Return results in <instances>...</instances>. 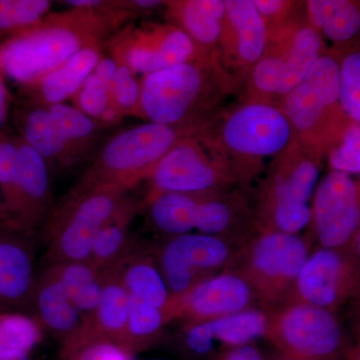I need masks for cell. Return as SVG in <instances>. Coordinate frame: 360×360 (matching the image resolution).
I'll list each match as a JSON object with an SVG mask.
<instances>
[{
    "label": "cell",
    "mask_w": 360,
    "mask_h": 360,
    "mask_svg": "<svg viewBox=\"0 0 360 360\" xmlns=\"http://www.w3.org/2000/svg\"><path fill=\"white\" fill-rule=\"evenodd\" d=\"M11 106V96L6 84V77L0 70V135L4 134L7 117Z\"/></svg>",
    "instance_id": "cell-43"
},
{
    "label": "cell",
    "mask_w": 360,
    "mask_h": 360,
    "mask_svg": "<svg viewBox=\"0 0 360 360\" xmlns=\"http://www.w3.org/2000/svg\"><path fill=\"white\" fill-rule=\"evenodd\" d=\"M359 286L360 260L352 248L317 246L303 264L283 304L307 303L338 314Z\"/></svg>",
    "instance_id": "cell-14"
},
{
    "label": "cell",
    "mask_w": 360,
    "mask_h": 360,
    "mask_svg": "<svg viewBox=\"0 0 360 360\" xmlns=\"http://www.w3.org/2000/svg\"><path fill=\"white\" fill-rule=\"evenodd\" d=\"M141 198L161 193H203L236 184L229 156L208 131L182 139L161 160Z\"/></svg>",
    "instance_id": "cell-10"
},
{
    "label": "cell",
    "mask_w": 360,
    "mask_h": 360,
    "mask_svg": "<svg viewBox=\"0 0 360 360\" xmlns=\"http://www.w3.org/2000/svg\"><path fill=\"white\" fill-rule=\"evenodd\" d=\"M14 122L21 141L46 161L52 177L75 168L49 106L20 96L14 108Z\"/></svg>",
    "instance_id": "cell-22"
},
{
    "label": "cell",
    "mask_w": 360,
    "mask_h": 360,
    "mask_svg": "<svg viewBox=\"0 0 360 360\" xmlns=\"http://www.w3.org/2000/svg\"><path fill=\"white\" fill-rule=\"evenodd\" d=\"M58 278L82 321L94 314L103 293V276L89 262L47 264Z\"/></svg>",
    "instance_id": "cell-31"
},
{
    "label": "cell",
    "mask_w": 360,
    "mask_h": 360,
    "mask_svg": "<svg viewBox=\"0 0 360 360\" xmlns=\"http://www.w3.org/2000/svg\"><path fill=\"white\" fill-rule=\"evenodd\" d=\"M328 51L326 41L307 20H293L269 32L264 56L246 77L248 99L281 106Z\"/></svg>",
    "instance_id": "cell-9"
},
{
    "label": "cell",
    "mask_w": 360,
    "mask_h": 360,
    "mask_svg": "<svg viewBox=\"0 0 360 360\" xmlns=\"http://www.w3.org/2000/svg\"><path fill=\"white\" fill-rule=\"evenodd\" d=\"M233 86L219 58H198L141 77V118L179 130L202 134L222 113L221 101Z\"/></svg>",
    "instance_id": "cell-2"
},
{
    "label": "cell",
    "mask_w": 360,
    "mask_h": 360,
    "mask_svg": "<svg viewBox=\"0 0 360 360\" xmlns=\"http://www.w3.org/2000/svg\"><path fill=\"white\" fill-rule=\"evenodd\" d=\"M265 338L293 360H345L352 345L336 312L307 303L270 309Z\"/></svg>",
    "instance_id": "cell-11"
},
{
    "label": "cell",
    "mask_w": 360,
    "mask_h": 360,
    "mask_svg": "<svg viewBox=\"0 0 360 360\" xmlns=\"http://www.w3.org/2000/svg\"><path fill=\"white\" fill-rule=\"evenodd\" d=\"M49 108L77 167L94 155L103 127L73 105L59 103Z\"/></svg>",
    "instance_id": "cell-30"
},
{
    "label": "cell",
    "mask_w": 360,
    "mask_h": 360,
    "mask_svg": "<svg viewBox=\"0 0 360 360\" xmlns=\"http://www.w3.org/2000/svg\"><path fill=\"white\" fill-rule=\"evenodd\" d=\"M115 70V59L108 54H104L77 94L73 96V106L99 123L110 104L111 84Z\"/></svg>",
    "instance_id": "cell-33"
},
{
    "label": "cell",
    "mask_w": 360,
    "mask_h": 360,
    "mask_svg": "<svg viewBox=\"0 0 360 360\" xmlns=\"http://www.w3.org/2000/svg\"><path fill=\"white\" fill-rule=\"evenodd\" d=\"M165 22L179 27L201 54L217 58L226 13L225 0L165 1Z\"/></svg>",
    "instance_id": "cell-23"
},
{
    "label": "cell",
    "mask_w": 360,
    "mask_h": 360,
    "mask_svg": "<svg viewBox=\"0 0 360 360\" xmlns=\"http://www.w3.org/2000/svg\"><path fill=\"white\" fill-rule=\"evenodd\" d=\"M324 156L295 141L274 158L258 187L253 213L259 229L298 234L311 221V198Z\"/></svg>",
    "instance_id": "cell-3"
},
{
    "label": "cell",
    "mask_w": 360,
    "mask_h": 360,
    "mask_svg": "<svg viewBox=\"0 0 360 360\" xmlns=\"http://www.w3.org/2000/svg\"><path fill=\"white\" fill-rule=\"evenodd\" d=\"M103 45L116 63L129 66L135 75L142 77L179 63L212 58L201 54L179 27L156 21L125 26Z\"/></svg>",
    "instance_id": "cell-13"
},
{
    "label": "cell",
    "mask_w": 360,
    "mask_h": 360,
    "mask_svg": "<svg viewBox=\"0 0 360 360\" xmlns=\"http://www.w3.org/2000/svg\"><path fill=\"white\" fill-rule=\"evenodd\" d=\"M0 224H8V217H7L6 208H4V203H2L1 200H0Z\"/></svg>",
    "instance_id": "cell-48"
},
{
    "label": "cell",
    "mask_w": 360,
    "mask_h": 360,
    "mask_svg": "<svg viewBox=\"0 0 360 360\" xmlns=\"http://www.w3.org/2000/svg\"><path fill=\"white\" fill-rule=\"evenodd\" d=\"M51 179L46 161L18 137L16 207L9 226L32 232L44 224L54 205Z\"/></svg>",
    "instance_id": "cell-20"
},
{
    "label": "cell",
    "mask_w": 360,
    "mask_h": 360,
    "mask_svg": "<svg viewBox=\"0 0 360 360\" xmlns=\"http://www.w3.org/2000/svg\"><path fill=\"white\" fill-rule=\"evenodd\" d=\"M65 360H131V357L117 345L99 343L82 348Z\"/></svg>",
    "instance_id": "cell-41"
},
{
    "label": "cell",
    "mask_w": 360,
    "mask_h": 360,
    "mask_svg": "<svg viewBox=\"0 0 360 360\" xmlns=\"http://www.w3.org/2000/svg\"><path fill=\"white\" fill-rule=\"evenodd\" d=\"M101 276L103 285L98 307L82 321L77 333L63 343L61 354L65 359L90 345H122L129 322V295L112 270H105Z\"/></svg>",
    "instance_id": "cell-18"
},
{
    "label": "cell",
    "mask_w": 360,
    "mask_h": 360,
    "mask_svg": "<svg viewBox=\"0 0 360 360\" xmlns=\"http://www.w3.org/2000/svg\"><path fill=\"white\" fill-rule=\"evenodd\" d=\"M32 233L0 224V307L30 309L37 277Z\"/></svg>",
    "instance_id": "cell-19"
},
{
    "label": "cell",
    "mask_w": 360,
    "mask_h": 360,
    "mask_svg": "<svg viewBox=\"0 0 360 360\" xmlns=\"http://www.w3.org/2000/svg\"><path fill=\"white\" fill-rule=\"evenodd\" d=\"M44 331L34 316L0 311V354L30 355L41 342Z\"/></svg>",
    "instance_id": "cell-34"
},
{
    "label": "cell",
    "mask_w": 360,
    "mask_h": 360,
    "mask_svg": "<svg viewBox=\"0 0 360 360\" xmlns=\"http://www.w3.org/2000/svg\"><path fill=\"white\" fill-rule=\"evenodd\" d=\"M177 300L175 321L181 326L214 321L262 305L250 284L231 269L210 277Z\"/></svg>",
    "instance_id": "cell-17"
},
{
    "label": "cell",
    "mask_w": 360,
    "mask_h": 360,
    "mask_svg": "<svg viewBox=\"0 0 360 360\" xmlns=\"http://www.w3.org/2000/svg\"><path fill=\"white\" fill-rule=\"evenodd\" d=\"M312 243L309 233L302 236L258 229L241 246L231 270L250 284L262 307L274 309L290 295L312 252Z\"/></svg>",
    "instance_id": "cell-8"
},
{
    "label": "cell",
    "mask_w": 360,
    "mask_h": 360,
    "mask_svg": "<svg viewBox=\"0 0 360 360\" xmlns=\"http://www.w3.org/2000/svg\"><path fill=\"white\" fill-rule=\"evenodd\" d=\"M103 45L87 47L40 77L20 87V96L51 106L72 99L104 56Z\"/></svg>",
    "instance_id": "cell-24"
},
{
    "label": "cell",
    "mask_w": 360,
    "mask_h": 360,
    "mask_svg": "<svg viewBox=\"0 0 360 360\" xmlns=\"http://www.w3.org/2000/svg\"><path fill=\"white\" fill-rule=\"evenodd\" d=\"M184 137L179 130L155 122L122 130L104 143L77 184L134 191L148 181L161 160Z\"/></svg>",
    "instance_id": "cell-7"
},
{
    "label": "cell",
    "mask_w": 360,
    "mask_h": 360,
    "mask_svg": "<svg viewBox=\"0 0 360 360\" xmlns=\"http://www.w3.org/2000/svg\"><path fill=\"white\" fill-rule=\"evenodd\" d=\"M269 314L270 309L257 305L214 321H206L220 356L227 350L251 345L260 338H265Z\"/></svg>",
    "instance_id": "cell-29"
},
{
    "label": "cell",
    "mask_w": 360,
    "mask_h": 360,
    "mask_svg": "<svg viewBox=\"0 0 360 360\" xmlns=\"http://www.w3.org/2000/svg\"><path fill=\"white\" fill-rule=\"evenodd\" d=\"M132 191L112 186H75L42 224L47 264L87 262L97 232Z\"/></svg>",
    "instance_id": "cell-6"
},
{
    "label": "cell",
    "mask_w": 360,
    "mask_h": 360,
    "mask_svg": "<svg viewBox=\"0 0 360 360\" xmlns=\"http://www.w3.org/2000/svg\"><path fill=\"white\" fill-rule=\"evenodd\" d=\"M219 360H265L255 343L227 350Z\"/></svg>",
    "instance_id": "cell-42"
},
{
    "label": "cell",
    "mask_w": 360,
    "mask_h": 360,
    "mask_svg": "<svg viewBox=\"0 0 360 360\" xmlns=\"http://www.w3.org/2000/svg\"><path fill=\"white\" fill-rule=\"evenodd\" d=\"M207 131L229 156L236 184L241 188L259 174L264 158H276L295 141L283 108L255 99L222 111Z\"/></svg>",
    "instance_id": "cell-4"
},
{
    "label": "cell",
    "mask_w": 360,
    "mask_h": 360,
    "mask_svg": "<svg viewBox=\"0 0 360 360\" xmlns=\"http://www.w3.org/2000/svg\"><path fill=\"white\" fill-rule=\"evenodd\" d=\"M0 360H32L30 355L20 354H0Z\"/></svg>",
    "instance_id": "cell-46"
},
{
    "label": "cell",
    "mask_w": 360,
    "mask_h": 360,
    "mask_svg": "<svg viewBox=\"0 0 360 360\" xmlns=\"http://www.w3.org/2000/svg\"><path fill=\"white\" fill-rule=\"evenodd\" d=\"M52 6L51 0H0V45L37 25Z\"/></svg>",
    "instance_id": "cell-35"
},
{
    "label": "cell",
    "mask_w": 360,
    "mask_h": 360,
    "mask_svg": "<svg viewBox=\"0 0 360 360\" xmlns=\"http://www.w3.org/2000/svg\"><path fill=\"white\" fill-rule=\"evenodd\" d=\"M225 6L217 58L227 72L236 71L246 78L264 56L269 32L253 0H225Z\"/></svg>",
    "instance_id": "cell-16"
},
{
    "label": "cell",
    "mask_w": 360,
    "mask_h": 360,
    "mask_svg": "<svg viewBox=\"0 0 360 360\" xmlns=\"http://www.w3.org/2000/svg\"><path fill=\"white\" fill-rule=\"evenodd\" d=\"M203 193H161L141 202V213L151 231L163 238L193 233Z\"/></svg>",
    "instance_id": "cell-28"
},
{
    "label": "cell",
    "mask_w": 360,
    "mask_h": 360,
    "mask_svg": "<svg viewBox=\"0 0 360 360\" xmlns=\"http://www.w3.org/2000/svg\"><path fill=\"white\" fill-rule=\"evenodd\" d=\"M149 243L170 295L180 298L210 277L231 269L245 243L198 232Z\"/></svg>",
    "instance_id": "cell-12"
},
{
    "label": "cell",
    "mask_w": 360,
    "mask_h": 360,
    "mask_svg": "<svg viewBox=\"0 0 360 360\" xmlns=\"http://www.w3.org/2000/svg\"><path fill=\"white\" fill-rule=\"evenodd\" d=\"M0 45V70L20 87L37 82L87 47L103 45L135 22L124 0H70Z\"/></svg>",
    "instance_id": "cell-1"
},
{
    "label": "cell",
    "mask_w": 360,
    "mask_h": 360,
    "mask_svg": "<svg viewBox=\"0 0 360 360\" xmlns=\"http://www.w3.org/2000/svg\"><path fill=\"white\" fill-rule=\"evenodd\" d=\"M326 158L330 170L349 175L360 174V125L352 122Z\"/></svg>",
    "instance_id": "cell-39"
},
{
    "label": "cell",
    "mask_w": 360,
    "mask_h": 360,
    "mask_svg": "<svg viewBox=\"0 0 360 360\" xmlns=\"http://www.w3.org/2000/svg\"><path fill=\"white\" fill-rule=\"evenodd\" d=\"M141 78L129 66L116 63L110 89V103L122 115L141 117Z\"/></svg>",
    "instance_id": "cell-37"
},
{
    "label": "cell",
    "mask_w": 360,
    "mask_h": 360,
    "mask_svg": "<svg viewBox=\"0 0 360 360\" xmlns=\"http://www.w3.org/2000/svg\"><path fill=\"white\" fill-rule=\"evenodd\" d=\"M110 269L122 281L131 302L163 310L169 315L172 322L175 321L177 300L170 295L161 276L150 243L137 238L127 255Z\"/></svg>",
    "instance_id": "cell-21"
},
{
    "label": "cell",
    "mask_w": 360,
    "mask_h": 360,
    "mask_svg": "<svg viewBox=\"0 0 360 360\" xmlns=\"http://www.w3.org/2000/svg\"><path fill=\"white\" fill-rule=\"evenodd\" d=\"M271 360H293L290 359V357L285 356V355L278 354L276 355H274V357H272Z\"/></svg>",
    "instance_id": "cell-49"
},
{
    "label": "cell",
    "mask_w": 360,
    "mask_h": 360,
    "mask_svg": "<svg viewBox=\"0 0 360 360\" xmlns=\"http://www.w3.org/2000/svg\"><path fill=\"white\" fill-rule=\"evenodd\" d=\"M350 248L354 251L355 255H356L357 258L360 260V229L359 231H357L356 236L352 241V245H350Z\"/></svg>",
    "instance_id": "cell-47"
},
{
    "label": "cell",
    "mask_w": 360,
    "mask_h": 360,
    "mask_svg": "<svg viewBox=\"0 0 360 360\" xmlns=\"http://www.w3.org/2000/svg\"><path fill=\"white\" fill-rule=\"evenodd\" d=\"M30 309L42 328L63 343L72 338L82 326V315L47 266L37 274Z\"/></svg>",
    "instance_id": "cell-26"
},
{
    "label": "cell",
    "mask_w": 360,
    "mask_h": 360,
    "mask_svg": "<svg viewBox=\"0 0 360 360\" xmlns=\"http://www.w3.org/2000/svg\"><path fill=\"white\" fill-rule=\"evenodd\" d=\"M338 56L341 104L350 122L360 125V47Z\"/></svg>",
    "instance_id": "cell-36"
},
{
    "label": "cell",
    "mask_w": 360,
    "mask_h": 360,
    "mask_svg": "<svg viewBox=\"0 0 360 360\" xmlns=\"http://www.w3.org/2000/svg\"><path fill=\"white\" fill-rule=\"evenodd\" d=\"M18 141V137L0 135V200L8 217L7 225L13 221L16 207Z\"/></svg>",
    "instance_id": "cell-38"
},
{
    "label": "cell",
    "mask_w": 360,
    "mask_h": 360,
    "mask_svg": "<svg viewBox=\"0 0 360 360\" xmlns=\"http://www.w3.org/2000/svg\"><path fill=\"white\" fill-rule=\"evenodd\" d=\"M253 4L266 25L267 32L295 20L293 14L298 6L297 2L288 0H253Z\"/></svg>",
    "instance_id": "cell-40"
},
{
    "label": "cell",
    "mask_w": 360,
    "mask_h": 360,
    "mask_svg": "<svg viewBox=\"0 0 360 360\" xmlns=\"http://www.w3.org/2000/svg\"><path fill=\"white\" fill-rule=\"evenodd\" d=\"M295 141L328 156L352 124L340 101V61L328 51L281 103Z\"/></svg>",
    "instance_id": "cell-5"
},
{
    "label": "cell",
    "mask_w": 360,
    "mask_h": 360,
    "mask_svg": "<svg viewBox=\"0 0 360 360\" xmlns=\"http://www.w3.org/2000/svg\"><path fill=\"white\" fill-rule=\"evenodd\" d=\"M141 198L129 193L97 232L87 262L98 271H105L117 264L136 241L131 226L136 215L141 213Z\"/></svg>",
    "instance_id": "cell-27"
},
{
    "label": "cell",
    "mask_w": 360,
    "mask_h": 360,
    "mask_svg": "<svg viewBox=\"0 0 360 360\" xmlns=\"http://www.w3.org/2000/svg\"><path fill=\"white\" fill-rule=\"evenodd\" d=\"M350 302H352V310H354V314L356 316L357 321H360V286Z\"/></svg>",
    "instance_id": "cell-45"
},
{
    "label": "cell",
    "mask_w": 360,
    "mask_h": 360,
    "mask_svg": "<svg viewBox=\"0 0 360 360\" xmlns=\"http://www.w3.org/2000/svg\"><path fill=\"white\" fill-rule=\"evenodd\" d=\"M345 360H360V338H357L356 342L352 343L348 349Z\"/></svg>",
    "instance_id": "cell-44"
},
{
    "label": "cell",
    "mask_w": 360,
    "mask_h": 360,
    "mask_svg": "<svg viewBox=\"0 0 360 360\" xmlns=\"http://www.w3.org/2000/svg\"><path fill=\"white\" fill-rule=\"evenodd\" d=\"M304 4L307 25L333 45V53L360 47V1L309 0Z\"/></svg>",
    "instance_id": "cell-25"
},
{
    "label": "cell",
    "mask_w": 360,
    "mask_h": 360,
    "mask_svg": "<svg viewBox=\"0 0 360 360\" xmlns=\"http://www.w3.org/2000/svg\"><path fill=\"white\" fill-rule=\"evenodd\" d=\"M169 323L172 319L163 310L130 300L127 333L120 348L131 357L160 340Z\"/></svg>",
    "instance_id": "cell-32"
},
{
    "label": "cell",
    "mask_w": 360,
    "mask_h": 360,
    "mask_svg": "<svg viewBox=\"0 0 360 360\" xmlns=\"http://www.w3.org/2000/svg\"><path fill=\"white\" fill-rule=\"evenodd\" d=\"M355 335H356V340L357 338H360V321H357L356 324H355Z\"/></svg>",
    "instance_id": "cell-50"
},
{
    "label": "cell",
    "mask_w": 360,
    "mask_h": 360,
    "mask_svg": "<svg viewBox=\"0 0 360 360\" xmlns=\"http://www.w3.org/2000/svg\"><path fill=\"white\" fill-rule=\"evenodd\" d=\"M309 225L319 248H349L360 229V177L330 170L315 189Z\"/></svg>",
    "instance_id": "cell-15"
}]
</instances>
